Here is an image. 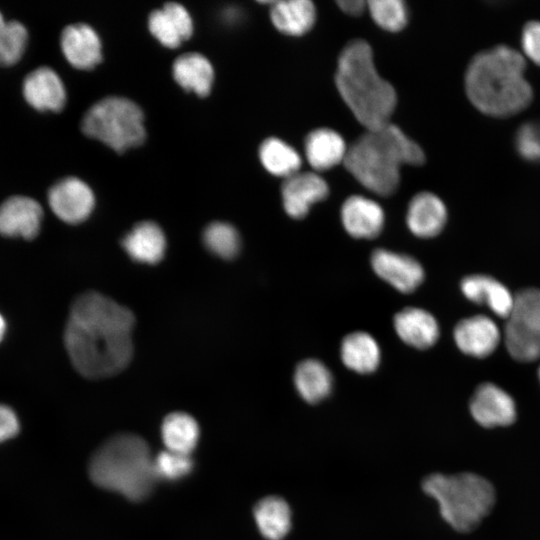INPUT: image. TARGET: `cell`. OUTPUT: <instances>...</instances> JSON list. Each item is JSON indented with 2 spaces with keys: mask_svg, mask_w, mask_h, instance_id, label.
Segmentation results:
<instances>
[{
  "mask_svg": "<svg viewBox=\"0 0 540 540\" xmlns=\"http://www.w3.org/2000/svg\"><path fill=\"white\" fill-rule=\"evenodd\" d=\"M515 146L525 160L540 162V121L523 123L516 132Z\"/></svg>",
  "mask_w": 540,
  "mask_h": 540,
  "instance_id": "e575fe53",
  "label": "cell"
},
{
  "mask_svg": "<svg viewBox=\"0 0 540 540\" xmlns=\"http://www.w3.org/2000/svg\"><path fill=\"white\" fill-rule=\"evenodd\" d=\"M521 46L525 55L540 65V21L525 23L521 32Z\"/></svg>",
  "mask_w": 540,
  "mask_h": 540,
  "instance_id": "d590c367",
  "label": "cell"
},
{
  "mask_svg": "<svg viewBox=\"0 0 540 540\" xmlns=\"http://www.w3.org/2000/svg\"><path fill=\"white\" fill-rule=\"evenodd\" d=\"M453 335L457 347L464 354L477 358L492 354L501 340V332L496 323L484 315L459 321Z\"/></svg>",
  "mask_w": 540,
  "mask_h": 540,
  "instance_id": "5bb4252c",
  "label": "cell"
},
{
  "mask_svg": "<svg viewBox=\"0 0 540 540\" xmlns=\"http://www.w3.org/2000/svg\"><path fill=\"white\" fill-rule=\"evenodd\" d=\"M89 475L98 487L131 501L146 499L158 481L147 442L131 433L105 441L91 458Z\"/></svg>",
  "mask_w": 540,
  "mask_h": 540,
  "instance_id": "5b68a950",
  "label": "cell"
},
{
  "mask_svg": "<svg viewBox=\"0 0 540 540\" xmlns=\"http://www.w3.org/2000/svg\"><path fill=\"white\" fill-rule=\"evenodd\" d=\"M538 376H539V380H540V367H539V370H538Z\"/></svg>",
  "mask_w": 540,
  "mask_h": 540,
  "instance_id": "60d3db41",
  "label": "cell"
},
{
  "mask_svg": "<svg viewBox=\"0 0 540 540\" xmlns=\"http://www.w3.org/2000/svg\"><path fill=\"white\" fill-rule=\"evenodd\" d=\"M144 117L137 104L124 97H106L83 117V132L117 152L140 145L145 139Z\"/></svg>",
  "mask_w": 540,
  "mask_h": 540,
  "instance_id": "52a82bcc",
  "label": "cell"
},
{
  "mask_svg": "<svg viewBox=\"0 0 540 540\" xmlns=\"http://www.w3.org/2000/svg\"><path fill=\"white\" fill-rule=\"evenodd\" d=\"M424 160L420 146L399 127L388 123L360 136L348 147L343 163L362 186L388 196L399 185L401 165H420Z\"/></svg>",
  "mask_w": 540,
  "mask_h": 540,
  "instance_id": "3957f363",
  "label": "cell"
},
{
  "mask_svg": "<svg viewBox=\"0 0 540 540\" xmlns=\"http://www.w3.org/2000/svg\"><path fill=\"white\" fill-rule=\"evenodd\" d=\"M294 384L299 395L306 402L315 404L331 393L333 377L321 361L306 359L295 369Z\"/></svg>",
  "mask_w": 540,
  "mask_h": 540,
  "instance_id": "484cf974",
  "label": "cell"
},
{
  "mask_svg": "<svg viewBox=\"0 0 540 540\" xmlns=\"http://www.w3.org/2000/svg\"><path fill=\"white\" fill-rule=\"evenodd\" d=\"M367 8L374 22L387 31L397 32L407 23V8L400 0H371Z\"/></svg>",
  "mask_w": 540,
  "mask_h": 540,
  "instance_id": "1f68e13d",
  "label": "cell"
},
{
  "mask_svg": "<svg viewBox=\"0 0 540 540\" xmlns=\"http://www.w3.org/2000/svg\"><path fill=\"white\" fill-rule=\"evenodd\" d=\"M60 44L65 58L78 69H91L102 59L100 38L86 23L66 26L61 33Z\"/></svg>",
  "mask_w": 540,
  "mask_h": 540,
  "instance_id": "2e32d148",
  "label": "cell"
},
{
  "mask_svg": "<svg viewBox=\"0 0 540 540\" xmlns=\"http://www.w3.org/2000/svg\"><path fill=\"white\" fill-rule=\"evenodd\" d=\"M447 220V210L443 201L431 192L415 195L408 206L406 223L409 230L420 238L438 235Z\"/></svg>",
  "mask_w": 540,
  "mask_h": 540,
  "instance_id": "ac0fdd59",
  "label": "cell"
},
{
  "mask_svg": "<svg viewBox=\"0 0 540 540\" xmlns=\"http://www.w3.org/2000/svg\"><path fill=\"white\" fill-rule=\"evenodd\" d=\"M526 61L516 49L498 44L470 60L464 78L470 102L482 113L507 117L525 109L533 89L525 78Z\"/></svg>",
  "mask_w": 540,
  "mask_h": 540,
  "instance_id": "7a4b0ae2",
  "label": "cell"
},
{
  "mask_svg": "<svg viewBox=\"0 0 540 540\" xmlns=\"http://www.w3.org/2000/svg\"><path fill=\"white\" fill-rule=\"evenodd\" d=\"M6 332V322L4 317L0 314V341L3 339Z\"/></svg>",
  "mask_w": 540,
  "mask_h": 540,
  "instance_id": "ab89813d",
  "label": "cell"
},
{
  "mask_svg": "<svg viewBox=\"0 0 540 540\" xmlns=\"http://www.w3.org/2000/svg\"><path fill=\"white\" fill-rule=\"evenodd\" d=\"M504 342L517 361L540 358V289L526 288L514 296V304L504 327Z\"/></svg>",
  "mask_w": 540,
  "mask_h": 540,
  "instance_id": "ba28073f",
  "label": "cell"
},
{
  "mask_svg": "<svg viewBox=\"0 0 540 540\" xmlns=\"http://www.w3.org/2000/svg\"><path fill=\"white\" fill-rule=\"evenodd\" d=\"M422 488L437 501L444 520L460 532L476 528L495 503L491 483L473 473L432 474Z\"/></svg>",
  "mask_w": 540,
  "mask_h": 540,
  "instance_id": "8992f818",
  "label": "cell"
},
{
  "mask_svg": "<svg viewBox=\"0 0 540 540\" xmlns=\"http://www.w3.org/2000/svg\"><path fill=\"white\" fill-rule=\"evenodd\" d=\"M384 212L375 201L363 196H351L341 208V220L346 232L354 238L372 239L384 226Z\"/></svg>",
  "mask_w": 540,
  "mask_h": 540,
  "instance_id": "e0dca14e",
  "label": "cell"
},
{
  "mask_svg": "<svg viewBox=\"0 0 540 540\" xmlns=\"http://www.w3.org/2000/svg\"><path fill=\"white\" fill-rule=\"evenodd\" d=\"M464 296L478 305H486L497 316L507 318L510 314L514 296L498 280L487 275H470L461 281Z\"/></svg>",
  "mask_w": 540,
  "mask_h": 540,
  "instance_id": "ffe728a7",
  "label": "cell"
},
{
  "mask_svg": "<svg viewBox=\"0 0 540 540\" xmlns=\"http://www.w3.org/2000/svg\"><path fill=\"white\" fill-rule=\"evenodd\" d=\"M197 421L184 412H173L167 415L161 426L163 443L167 450L190 455L199 438Z\"/></svg>",
  "mask_w": 540,
  "mask_h": 540,
  "instance_id": "83f0119b",
  "label": "cell"
},
{
  "mask_svg": "<svg viewBox=\"0 0 540 540\" xmlns=\"http://www.w3.org/2000/svg\"><path fill=\"white\" fill-rule=\"evenodd\" d=\"M23 95L40 111H60L66 103L65 86L56 71L48 66H40L26 75Z\"/></svg>",
  "mask_w": 540,
  "mask_h": 540,
  "instance_id": "9a60e30c",
  "label": "cell"
},
{
  "mask_svg": "<svg viewBox=\"0 0 540 540\" xmlns=\"http://www.w3.org/2000/svg\"><path fill=\"white\" fill-rule=\"evenodd\" d=\"M335 83L346 105L367 130L390 123L396 92L378 74L368 43L353 40L345 46L339 56Z\"/></svg>",
  "mask_w": 540,
  "mask_h": 540,
  "instance_id": "277c9868",
  "label": "cell"
},
{
  "mask_svg": "<svg viewBox=\"0 0 540 540\" xmlns=\"http://www.w3.org/2000/svg\"><path fill=\"white\" fill-rule=\"evenodd\" d=\"M173 77L185 90L207 96L211 90L214 71L209 60L199 53H185L173 63Z\"/></svg>",
  "mask_w": 540,
  "mask_h": 540,
  "instance_id": "d4e9b609",
  "label": "cell"
},
{
  "mask_svg": "<svg viewBox=\"0 0 540 540\" xmlns=\"http://www.w3.org/2000/svg\"><path fill=\"white\" fill-rule=\"evenodd\" d=\"M347 147L342 136L332 129L320 128L312 131L305 140V155L318 171L330 169L343 162Z\"/></svg>",
  "mask_w": 540,
  "mask_h": 540,
  "instance_id": "7402d4cb",
  "label": "cell"
},
{
  "mask_svg": "<svg viewBox=\"0 0 540 540\" xmlns=\"http://www.w3.org/2000/svg\"><path fill=\"white\" fill-rule=\"evenodd\" d=\"M152 35L164 46L176 48L183 41L179 30L163 9L154 10L148 18Z\"/></svg>",
  "mask_w": 540,
  "mask_h": 540,
  "instance_id": "836d02e7",
  "label": "cell"
},
{
  "mask_svg": "<svg viewBox=\"0 0 540 540\" xmlns=\"http://www.w3.org/2000/svg\"><path fill=\"white\" fill-rule=\"evenodd\" d=\"M259 157L268 172L284 178L299 172L301 166L297 151L278 138L266 139L260 146Z\"/></svg>",
  "mask_w": 540,
  "mask_h": 540,
  "instance_id": "f1b7e54d",
  "label": "cell"
},
{
  "mask_svg": "<svg viewBox=\"0 0 540 540\" xmlns=\"http://www.w3.org/2000/svg\"><path fill=\"white\" fill-rule=\"evenodd\" d=\"M343 364L360 374L374 372L381 360L377 341L366 332H353L344 337L340 347Z\"/></svg>",
  "mask_w": 540,
  "mask_h": 540,
  "instance_id": "603a6c76",
  "label": "cell"
},
{
  "mask_svg": "<svg viewBox=\"0 0 540 540\" xmlns=\"http://www.w3.org/2000/svg\"><path fill=\"white\" fill-rule=\"evenodd\" d=\"M394 328L399 338L409 346L427 349L439 337V325L435 317L421 308L408 307L394 317Z\"/></svg>",
  "mask_w": 540,
  "mask_h": 540,
  "instance_id": "d6986e66",
  "label": "cell"
},
{
  "mask_svg": "<svg viewBox=\"0 0 540 540\" xmlns=\"http://www.w3.org/2000/svg\"><path fill=\"white\" fill-rule=\"evenodd\" d=\"M470 412L477 423L487 428L508 426L517 414L513 398L493 383H482L476 388Z\"/></svg>",
  "mask_w": 540,
  "mask_h": 540,
  "instance_id": "8fae6325",
  "label": "cell"
},
{
  "mask_svg": "<svg viewBox=\"0 0 540 540\" xmlns=\"http://www.w3.org/2000/svg\"><path fill=\"white\" fill-rule=\"evenodd\" d=\"M374 272L402 293H411L424 280V269L413 257L386 249H376L371 255Z\"/></svg>",
  "mask_w": 540,
  "mask_h": 540,
  "instance_id": "30bf717a",
  "label": "cell"
},
{
  "mask_svg": "<svg viewBox=\"0 0 540 540\" xmlns=\"http://www.w3.org/2000/svg\"><path fill=\"white\" fill-rule=\"evenodd\" d=\"M271 5V21L284 34L300 36L314 25L316 9L309 0L273 1Z\"/></svg>",
  "mask_w": 540,
  "mask_h": 540,
  "instance_id": "cb8c5ba5",
  "label": "cell"
},
{
  "mask_svg": "<svg viewBox=\"0 0 540 540\" xmlns=\"http://www.w3.org/2000/svg\"><path fill=\"white\" fill-rule=\"evenodd\" d=\"M42 206L33 198L15 195L0 205V234L33 239L40 231Z\"/></svg>",
  "mask_w": 540,
  "mask_h": 540,
  "instance_id": "4fadbf2b",
  "label": "cell"
},
{
  "mask_svg": "<svg viewBox=\"0 0 540 540\" xmlns=\"http://www.w3.org/2000/svg\"><path fill=\"white\" fill-rule=\"evenodd\" d=\"M203 242L213 254L223 258H234L241 247L238 231L229 223L212 222L203 232Z\"/></svg>",
  "mask_w": 540,
  "mask_h": 540,
  "instance_id": "4dcf8cb0",
  "label": "cell"
},
{
  "mask_svg": "<svg viewBox=\"0 0 540 540\" xmlns=\"http://www.w3.org/2000/svg\"><path fill=\"white\" fill-rule=\"evenodd\" d=\"M28 42V31L19 21L6 20L0 12V65L16 63Z\"/></svg>",
  "mask_w": 540,
  "mask_h": 540,
  "instance_id": "f546056e",
  "label": "cell"
},
{
  "mask_svg": "<svg viewBox=\"0 0 540 540\" xmlns=\"http://www.w3.org/2000/svg\"><path fill=\"white\" fill-rule=\"evenodd\" d=\"M133 313L94 291L73 302L64 331V344L75 369L89 379L118 374L133 354Z\"/></svg>",
  "mask_w": 540,
  "mask_h": 540,
  "instance_id": "6da1fadb",
  "label": "cell"
},
{
  "mask_svg": "<svg viewBox=\"0 0 540 540\" xmlns=\"http://www.w3.org/2000/svg\"><path fill=\"white\" fill-rule=\"evenodd\" d=\"M329 193L326 181L313 172H297L282 185V201L286 213L295 219L305 217L311 206L324 200Z\"/></svg>",
  "mask_w": 540,
  "mask_h": 540,
  "instance_id": "7c38bea8",
  "label": "cell"
},
{
  "mask_svg": "<svg viewBox=\"0 0 540 540\" xmlns=\"http://www.w3.org/2000/svg\"><path fill=\"white\" fill-rule=\"evenodd\" d=\"M19 429V420L13 409L0 404V443L15 437Z\"/></svg>",
  "mask_w": 540,
  "mask_h": 540,
  "instance_id": "74e56055",
  "label": "cell"
},
{
  "mask_svg": "<svg viewBox=\"0 0 540 540\" xmlns=\"http://www.w3.org/2000/svg\"><path fill=\"white\" fill-rule=\"evenodd\" d=\"M126 253L135 261L158 263L165 254L166 238L160 226L152 221L136 224L122 240Z\"/></svg>",
  "mask_w": 540,
  "mask_h": 540,
  "instance_id": "44dd1931",
  "label": "cell"
},
{
  "mask_svg": "<svg viewBox=\"0 0 540 540\" xmlns=\"http://www.w3.org/2000/svg\"><path fill=\"white\" fill-rule=\"evenodd\" d=\"M253 513L259 531L268 540L283 539L291 528V510L281 497L261 499Z\"/></svg>",
  "mask_w": 540,
  "mask_h": 540,
  "instance_id": "4316f807",
  "label": "cell"
},
{
  "mask_svg": "<svg viewBox=\"0 0 540 540\" xmlns=\"http://www.w3.org/2000/svg\"><path fill=\"white\" fill-rule=\"evenodd\" d=\"M172 19L183 40H187L193 33V22L184 6L176 2H168L162 8Z\"/></svg>",
  "mask_w": 540,
  "mask_h": 540,
  "instance_id": "8d00e7d4",
  "label": "cell"
},
{
  "mask_svg": "<svg viewBox=\"0 0 540 540\" xmlns=\"http://www.w3.org/2000/svg\"><path fill=\"white\" fill-rule=\"evenodd\" d=\"M153 465L158 480L176 481L192 472L194 462L190 455L166 449L153 458Z\"/></svg>",
  "mask_w": 540,
  "mask_h": 540,
  "instance_id": "d6a6232c",
  "label": "cell"
},
{
  "mask_svg": "<svg viewBox=\"0 0 540 540\" xmlns=\"http://www.w3.org/2000/svg\"><path fill=\"white\" fill-rule=\"evenodd\" d=\"M95 197L91 188L77 177H65L48 191V204L54 214L69 224L83 222L91 214Z\"/></svg>",
  "mask_w": 540,
  "mask_h": 540,
  "instance_id": "9c48e42d",
  "label": "cell"
},
{
  "mask_svg": "<svg viewBox=\"0 0 540 540\" xmlns=\"http://www.w3.org/2000/svg\"><path fill=\"white\" fill-rule=\"evenodd\" d=\"M339 8L348 15L358 16L367 6L363 0H343L337 2Z\"/></svg>",
  "mask_w": 540,
  "mask_h": 540,
  "instance_id": "f35d334b",
  "label": "cell"
}]
</instances>
